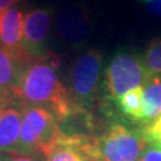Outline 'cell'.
<instances>
[{
  "instance_id": "obj_20",
  "label": "cell",
  "mask_w": 161,
  "mask_h": 161,
  "mask_svg": "<svg viewBox=\"0 0 161 161\" xmlns=\"http://www.w3.org/2000/svg\"><path fill=\"white\" fill-rule=\"evenodd\" d=\"M12 102H16V100H11V99H7V98H4L0 96V114H1V111L5 109L6 106H7L8 104H11Z\"/></svg>"
},
{
  "instance_id": "obj_11",
  "label": "cell",
  "mask_w": 161,
  "mask_h": 161,
  "mask_svg": "<svg viewBox=\"0 0 161 161\" xmlns=\"http://www.w3.org/2000/svg\"><path fill=\"white\" fill-rule=\"evenodd\" d=\"M32 58H20L0 47V96L11 100H16L12 96V90L16 86L19 74L25 64Z\"/></svg>"
},
{
  "instance_id": "obj_22",
  "label": "cell",
  "mask_w": 161,
  "mask_h": 161,
  "mask_svg": "<svg viewBox=\"0 0 161 161\" xmlns=\"http://www.w3.org/2000/svg\"><path fill=\"white\" fill-rule=\"evenodd\" d=\"M152 146H155L156 148H159L161 150V143H156V144H152Z\"/></svg>"
},
{
  "instance_id": "obj_16",
  "label": "cell",
  "mask_w": 161,
  "mask_h": 161,
  "mask_svg": "<svg viewBox=\"0 0 161 161\" xmlns=\"http://www.w3.org/2000/svg\"><path fill=\"white\" fill-rule=\"evenodd\" d=\"M138 161H161V150L155 146L149 144L144 149Z\"/></svg>"
},
{
  "instance_id": "obj_18",
  "label": "cell",
  "mask_w": 161,
  "mask_h": 161,
  "mask_svg": "<svg viewBox=\"0 0 161 161\" xmlns=\"http://www.w3.org/2000/svg\"><path fill=\"white\" fill-rule=\"evenodd\" d=\"M146 7L152 16L161 18V0H147Z\"/></svg>"
},
{
  "instance_id": "obj_24",
  "label": "cell",
  "mask_w": 161,
  "mask_h": 161,
  "mask_svg": "<svg viewBox=\"0 0 161 161\" xmlns=\"http://www.w3.org/2000/svg\"><path fill=\"white\" fill-rule=\"evenodd\" d=\"M0 18H1V16H0Z\"/></svg>"
},
{
  "instance_id": "obj_2",
  "label": "cell",
  "mask_w": 161,
  "mask_h": 161,
  "mask_svg": "<svg viewBox=\"0 0 161 161\" xmlns=\"http://www.w3.org/2000/svg\"><path fill=\"white\" fill-rule=\"evenodd\" d=\"M148 146L141 130L118 122L111 123L99 135L88 136L93 161H138Z\"/></svg>"
},
{
  "instance_id": "obj_7",
  "label": "cell",
  "mask_w": 161,
  "mask_h": 161,
  "mask_svg": "<svg viewBox=\"0 0 161 161\" xmlns=\"http://www.w3.org/2000/svg\"><path fill=\"white\" fill-rule=\"evenodd\" d=\"M56 23L61 37L69 46L79 48L85 44L91 30V19L88 10L84 5L72 4L64 6L58 12Z\"/></svg>"
},
{
  "instance_id": "obj_10",
  "label": "cell",
  "mask_w": 161,
  "mask_h": 161,
  "mask_svg": "<svg viewBox=\"0 0 161 161\" xmlns=\"http://www.w3.org/2000/svg\"><path fill=\"white\" fill-rule=\"evenodd\" d=\"M24 14L19 8H8L0 18V42L8 52L20 58H29L23 50Z\"/></svg>"
},
{
  "instance_id": "obj_8",
  "label": "cell",
  "mask_w": 161,
  "mask_h": 161,
  "mask_svg": "<svg viewBox=\"0 0 161 161\" xmlns=\"http://www.w3.org/2000/svg\"><path fill=\"white\" fill-rule=\"evenodd\" d=\"M47 161H93L88 150V136L61 132L46 154Z\"/></svg>"
},
{
  "instance_id": "obj_19",
  "label": "cell",
  "mask_w": 161,
  "mask_h": 161,
  "mask_svg": "<svg viewBox=\"0 0 161 161\" xmlns=\"http://www.w3.org/2000/svg\"><path fill=\"white\" fill-rule=\"evenodd\" d=\"M20 0H0V12H4L11 8L14 4L19 3Z\"/></svg>"
},
{
  "instance_id": "obj_17",
  "label": "cell",
  "mask_w": 161,
  "mask_h": 161,
  "mask_svg": "<svg viewBox=\"0 0 161 161\" xmlns=\"http://www.w3.org/2000/svg\"><path fill=\"white\" fill-rule=\"evenodd\" d=\"M11 161H47V159L44 154H42L40 152H34V153L16 155Z\"/></svg>"
},
{
  "instance_id": "obj_6",
  "label": "cell",
  "mask_w": 161,
  "mask_h": 161,
  "mask_svg": "<svg viewBox=\"0 0 161 161\" xmlns=\"http://www.w3.org/2000/svg\"><path fill=\"white\" fill-rule=\"evenodd\" d=\"M52 28V11L37 8L24 16L23 50L32 60L52 55L48 49V38Z\"/></svg>"
},
{
  "instance_id": "obj_23",
  "label": "cell",
  "mask_w": 161,
  "mask_h": 161,
  "mask_svg": "<svg viewBox=\"0 0 161 161\" xmlns=\"http://www.w3.org/2000/svg\"><path fill=\"white\" fill-rule=\"evenodd\" d=\"M142 1H147V0H142Z\"/></svg>"
},
{
  "instance_id": "obj_12",
  "label": "cell",
  "mask_w": 161,
  "mask_h": 161,
  "mask_svg": "<svg viewBox=\"0 0 161 161\" xmlns=\"http://www.w3.org/2000/svg\"><path fill=\"white\" fill-rule=\"evenodd\" d=\"M117 108L121 114L134 123L144 124L143 111V87L138 86L122 94L116 99Z\"/></svg>"
},
{
  "instance_id": "obj_21",
  "label": "cell",
  "mask_w": 161,
  "mask_h": 161,
  "mask_svg": "<svg viewBox=\"0 0 161 161\" xmlns=\"http://www.w3.org/2000/svg\"><path fill=\"white\" fill-rule=\"evenodd\" d=\"M14 156H16L14 154H8V153L0 152V161H11Z\"/></svg>"
},
{
  "instance_id": "obj_15",
  "label": "cell",
  "mask_w": 161,
  "mask_h": 161,
  "mask_svg": "<svg viewBox=\"0 0 161 161\" xmlns=\"http://www.w3.org/2000/svg\"><path fill=\"white\" fill-rule=\"evenodd\" d=\"M141 131L149 144L161 143V115L154 121L143 124Z\"/></svg>"
},
{
  "instance_id": "obj_9",
  "label": "cell",
  "mask_w": 161,
  "mask_h": 161,
  "mask_svg": "<svg viewBox=\"0 0 161 161\" xmlns=\"http://www.w3.org/2000/svg\"><path fill=\"white\" fill-rule=\"evenodd\" d=\"M23 105L12 102L0 114V152L18 155Z\"/></svg>"
},
{
  "instance_id": "obj_4",
  "label": "cell",
  "mask_w": 161,
  "mask_h": 161,
  "mask_svg": "<svg viewBox=\"0 0 161 161\" xmlns=\"http://www.w3.org/2000/svg\"><path fill=\"white\" fill-rule=\"evenodd\" d=\"M148 79L149 74L144 67L142 56L129 49H121L110 60L104 70V99L106 102H116L125 92L144 85Z\"/></svg>"
},
{
  "instance_id": "obj_3",
  "label": "cell",
  "mask_w": 161,
  "mask_h": 161,
  "mask_svg": "<svg viewBox=\"0 0 161 161\" xmlns=\"http://www.w3.org/2000/svg\"><path fill=\"white\" fill-rule=\"evenodd\" d=\"M103 64V53L98 49L87 50L72 64L67 90L74 112L90 114L97 98Z\"/></svg>"
},
{
  "instance_id": "obj_5",
  "label": "cell",
  "mask_w": 161,
  "mask_h": 161,
  "mask_svg": "<svg viewBox=\"0 0 161 161\" xmlns=\"http://www.w3.org/2000/svg\"><path fill=\"white\" fill-rule=\"evenodd\" d=\"M62 129L56 116L46 108L23 106L18 155L40 152L46 155Z\"/></svg>"
},
{
  "instance_id": "obj_1",
  "label": "cell",
  "mask_w": 161,
  "mask_h": 161,
  "mask_svg": "<svg viewBox=\"0 0 161 161\" xmlns=\"http://www.w3.org/2000/svg\"><path fill=\"white\" fill-rule=\"evenodd\" d=\"M60 60L55 55L31 60L19 74L12 96L23 106H41L52 111L60 124L74 112L67 87L58 78Z\"/></svg>"
},
{
  "instance_id": "obj_14",
  "label": "cell",
  "mask_w": 161,
  "mask_h": 161,
  "mask_svg": "<svg viewBox=\"0 0 161 161\" xmlns=\"http://www.w3.org/2000/svg\"><path fill=\"white\" fill-rule=\"evenodd\" d=\"M142 60L149 76L161 75V37L153 38L148 43Z\"/></svg>"
},
{
  "instance_id": "obj_13",
  "label": "cell",
  "mask_w": 161,
  "mask_h": 161,
  "mask_svg": "<svg viewBox=\"0 0 161 161\" xmlns=\"http://www.w3.org/2000/svg\"><path fill=\"white\" fill-rule=\"evenodd\" d=\"M144 124L161 115V75H153L143 87Z\"/></svg>"
}]
</instances>
